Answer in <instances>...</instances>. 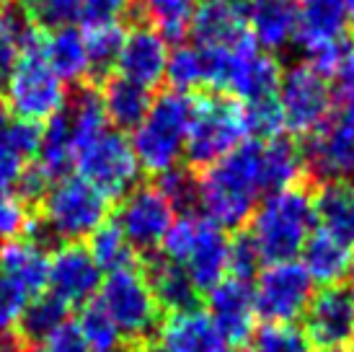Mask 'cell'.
I'll use <instances>...</instances> for the list:
<instances>
[{
  "label": "cell",
  "mask_w": 354,
  "mask_h": 352,
  "mask_svg": "<svg viewBox=\"0 0 354 352\" xmlns=\"http://www.w3.org/2000/svg\"><path fill=\"white\" fill-rule=\"evenodd\" d=\"M197 179V205L220 228L233 231L246 223L254 213L261 186V140H246L227 156L202 168Z\"/></svg>",
  "instance_id": "1"
},
{
  "label": "cell",
  "mask_w": 354,
  "mask_h": 352,
  "mask_svg": "<svg viewBox=\"0 0 354 352\" xmlns=\"http://www.w3.org/2000/svg\"><path fill=\"white\" fill-rule=\"evenodd\" d=\"M248 238L261 262H292L303 252L315 225V205L310 189L295 184L266 195L251 213Z\"/></svg>",
  "instance_id": "2"
},
{
  "label": "cell",
  "mask_w": 354,
  "mask_h": 352,
  "mask_svg": "<svg viewBox=\"0 0 354 352\" xmlns=\"http://www.w3.org/2000/svg\"><path fill=\"white\" fill-rule=\"evenodd\" d=\"M205 55V88L225 91L241 104L274 96L282 68L272 52L243 34L230 47H202Z\"/></svg>",
  "instance_id": "3"
},
{
  "label": "cell",
  "mask_w": 354,
  "mask_h": 352,
  "mask_svg": "<svg viewBox=\"0 0 354 352\" xmlns=\"http://www.w3.org/2000/svg\"><path fill=\"white\" fill-rule=\"evenodd\" d=\"M227 238L225 228L199 213H181L171 223L160 244V254L178 264L199 293H209L227 274Z\"/></svg>",
  "instance_id": "4"
},
{
  "label": "cell",
  "mask_w": 354,
  "mask_h": 352,
  "mask_svg": "<svg viewBox=\"0 0 354 352\" xmlns=\"http://www.w3.org/2000/svg\"><path fill=\"white\" fill-rule=\"evenodd\" d=\"M192 109H194V98L174 88L163 91L156 101H150L148 114L140 119L135 137L129 140L142 171L158 176L178 166V161L184 156Z\"/></svg>",
  "instance_id": "5"
},
{
  "label": "cell",
  "mask_w": 354,
  "mask_h": 352,
  "mask_svg": "<svg viewBox=\"0 0 354 352\" xmlns=\"http://www.w3.org/2000/svg\"><path fill=\"white\" fill-rule=\"evenodd\" d=\"M3 83H6V101L19 119L47 122L68 104L65 83L44 58V37L39 29L21 52V58L13 62Z\"/></svg>",
  "instance_id": "6"
},
{
  "label": "cell",
  "mask_w": 354,
  "mask_h": 352,
  "mask_svg": "<svg viewBox=\"0 0 354 352\" xmlns=\"http://www.w3.org/2000/svg\"><path fill=\"white\" fill-rule=\"evenodd\" d=\"M99 290L101 308L117 324L122 340L129 347L153 342L166 316L160 311L140 264L109 272L106 280L99 285Z\"/></svg>",
  "instance_id": "7"
},
{
  "label": "cell",
  "mask_w": 354,
  "mask_h": 352,
  "mask_svg": "<svg viewBox=\"0 0 354 352\" xmlns=\"http://www.w3.org/2000/svg\"><path fill=\"white\" fill-rule=\"evenodd\" d=\"M246 137L243 109L230 96H199L192 109L184 158L192 168H207Z\"/></svg>",
  "instance_id": "8"
},
{
  "label": "cell",
  "mask_w": 354,
  "mask_h": 352,
  "mask_svg": "<svg viewBox=\"0 0 354 352\" xmlns=\"http://www.w3.org/2000/svg\"><path fill=\"white\" fill-rule=\"evenodd\" d=\"M109 218V200L80 176L52 182L41 197L39 223L55 241H80L91 236Z\"/></svg>",
  "instance_id": "9"
},
{
  "label": "cell",
  "mask_w": 354,
  "mask_h": 352,
  "mask_svg": "<svg viewBox=\"0 0 354 352\" xmlns=\"http://www.w3.org/2000/svg\"><path fill=\"white\" fill-rule=\"evenodd\" d=\"M75 168L80 171V179L96 186L109 202L127 195L140 176L132 143L122 130L111 127L101 130L99 135L75 150Z\"/></svg>",
  "instance_id": "10"
},
{
  "label": "cell",
  "mask_w": 354,
  "mask_h": 352,
  "mask_svg": "<svg viewBox=\"0 0 354 352\" xmlns=\"http://www.w3.org/2000/svg\"><path fill=\"white\" fill-rule=\"evenodd\" d=\"M300 150L305 171L318 182H354V98L336 104Z\"/></svg>",
  "instance_id": "11"
},
{
  "label": "cell",
  "mask_w": 354,
  "mask_h": 352,
  "mask_svg": "<svg viewBox=\"0 0 354 352\" xmlns=\"http://www.w3.org/2000/svg\"><path fill=\"white\" fill-rule=\"evenodd\" d=\"M277 104L282 109L285 130L308 137L324 125L336 107L334 88L328 83V76L308 62H300L282 73L277 86Z\"/></svg>",
  "instance_id": "12"
},
{
  "label": "cell",
  "mask_w": 354,
  "mask_h": 352,
  "mask_svg": "<svg viewBox=\"0 0 354 352\" xmlns=\"http://www.w3.org/2000/svg\"><path fill=\"white\" fill-rule=\"evenodd\" d=\"M344 0H297L295 42L308 55V65L334 76L346 37Z\"/></svg>",
  "instance_id": "13"
},
{
  "label": "cell",
  "mask_w": 354,
  "mask_h": 352,
  "mask_svg": "<svg viewBox=\"0 0 354 352\" xmlns=\"http://www.w3.org/2000/svg\"><path fill=\"white\" fill-rule=\"evenodd\" d=\"M313 298V280L303 264L274 262L256 274L254 308L269 324H292Z\"/></svg>",
  "instance_id": "14"
},
{
  "label": "cell",
  "mask_w": 354,
  "mask_h": 352,
  "mask_svg": "<svg viewBox=\"0 0 354 352\" xmlns=\"http://www.w3.org/2000/svg\"><path fill=\"white\" fill-rule=\"evenodd\" d=\"M174 220H176V210L163 197V192L156 184H140L132 186L122 197L114 223L122 228L124 238L138 254L150 256L160 249Z\"/></svg>",
  "instance_id": "15"
},
{
  "label": "cell",
  "mask_w": 354,
  "mask_h": 352,
  "mask_svg": "<svg viewBox=\"0 0 354 352\" xmlns=\"http://www.w3.org/2000/svg\"><path fill=\"white\" fill-rule=\"evenodd\" d=\"M303 332L313 350H346L354 342V298L349 288L324 285L305 306Z\"/></svg>",
  "instance_id": "16"
},
{
  "label": "cell",
  "mask_w": 354,
  "mask_h": 352,
  "mask_svg": "<svg viewBox=\"0 0 354 352\" xmlns=\"http://www.w3.org/2000/svg\"><path fill=\"white\" fill-rule=\"evenodd\" d=\"M207 306H209V319L217 326V332L225 344L251 342L256 324L254 308V288L248 280H238L225 274L220 283L207 293Z\"/></svg>",
  "instance_id": "17"
},
{
  "label": "cell",
  "mask_w": 354,
  "mask_h": 352,
  "mask_svg": "<svg viewBox=\"0 0 354 352\" xmlns=\"http://www.w3.org/2000/svg\"><path fill=\"white\" fill-rule=\"evenodd\" d=\"M101 285V270L93 262L88 246L68 241L55 249L47 272V288L68 306L88 303Z\"/></svg>",
  "instance_id": "18"
},
{
  "label": "cell",
  "mask_w": 354,
  "mask_h": 352,
  "mask_svg": "<svg viewBox=\"0 0 354 352\" xmlns=\"http://www.w3.org/2000/svg\"><path fill=\"white\" fill-rule=\"evenodd\" d=\"M168 42L153 26H135L124 31L122 49H119L117 68L122 78L132 80L142 88H156L166 78Z\"/></svg>",
  "instance_id": "19"
},
{
  "label": "cell",
  "mask_w": 354,
  "mask_h": 352,
  "mask_svg": "<svg viewBox=\"0 0 354 352\" xmlns=\"http://www.w3.org/2000/svg\"><path fill=\"white\" fill-rule=\"evenodd\" d=\"M248 37L266 52H279L295 39L297 0H241Z\"/></svg>",
  "instance_id": "20"
},
{
  "label": "cell",
  "mask_w": 354,
  "mask_h": 352,
  "mask_svg": "<svg viewBox=\"0 0 354 352\" xmlns=\"http://www.w3.org/2000/svg\"><path fill=\"white\" fill-rule=\"evenodd\" d=\"M158 334L166 352H225V342L209 313L199 308L168 313Z\"/></svg>",
  "instance_id": "21"
},
{
  "label": "cell",
  "mask_w": 354,
  "mask_h": 352,
  "mask_svg": "<svg viewBox=\"0 0 354 352\" xmlns=\"http://www.w3.org/2000/svg\"><path fill=\"white\" fill-rule=\"evenodd\" d=\"M189 31L199 47H230L248 34L241 0H205L194 8Z\"/></svg>",
  "instance_id": "22"
},
{
  "label": "cell",
  "mask_w": 354,
  "mask_h": 352,
  "mask_svg": "<svg viewBox=\"0 0 354 352\" xmlns=\"http://www.w3.org/2000/svg\"><path fill=\"white\" fill-rule=\"evenodd\" d=\"M142 272H145V280H148L163 316L197 308L202 301V293L189 280V274L178 264L168 262L163 254H150L142 264Z\"/></svg>",
  "instance_id": "23"
},
{
  "label": "cell",
  "mask_w": 354,
  "mask_h": 352,
  "mask_svg": "<svg viewBox=\"0 0 354 352\" xmlns=\"http://www.w3.org/2000/svg\"><path fill=\"white\" fill-rule=\"evenodd\" d=\"M47 272H50V256L47 249L37 241L21 236L0 246V274L19 283L31 298L47 290Z\"/></svg>",
  "instance_id": "24"
},
{
  "label": "cell",
  "mask_w": 354,
  "mask_h": 352,
  "mask_svg": "<svg viewBox=\"0 0 354 352\" xmlns=\"http://www.w3.org/2000/svg\"><path fill=\"white\" fill-rule=\"evenodd\" d=\"M303 267L321 285H342L354 272V249L339 244L328 234H310L303 246Z\"/></svg>",
  "instance_id": "25"
},
{
  "label": "cell",
  "mask_w": 354,
  "mask_h": 352,
  "mask_svg": "<svg viewBox=\"0 0 354 352\" xmlns=\"http://www.w3.org/2000/svg\"><path fill=\"white\" fill-rule=\"evenodd\" d=\"M315 223L339 244L354 249V182H326L313 197Z\"/></svg>",
  "instance_id": "26"
},
{
  "label": "cell",
  "mask_w": 354,
  "mask_h": 352,
  "mask_svg": "<svg viewBox=\"0 0 354 352\" xmlns=\"http://www.w3.org/2000/svg\"><path fill=\"white\" fill-rule=\"evenodd\" d=\"M44 58L62 83H83L91 78L86 37L75 26L50 31V37L44 39Z\"/></svg>",
  "instance_id": "27"
},
{
  "label": "cell",
  "mask_w": 354,
  "mask_h": 352,
  "mask_svg": "<svg viewBox=\"0 0 354 352\" xmlns=\"http://www.w3.org/2000/svg\"><path fill=\"white\" fill-rule=\"evenodd\" d=\"M37 166L50 182L65 179L68 171L75 166V148H73V130L65 114V107L55 117H50L41 127L39 150H37Z\"/></svg>",
  "instance_id": "28"
},
{
  "label": "cell",
  "mask_w": 354,
  "mask_h": 352,
  "mask_svg": "<svg viewBox=\"0 0 354 352\" xmlns=\"http://www.w3.org/2000/svg\"><path fill=\"white\" fill-rule=\"evenodd\" d=\"M101 101H104V112L106 119L114 125V130H135L140 125V119L148 114L150 109V91L138 86L132 80L117 78L106 80V86L101 91Z\"/></svg>",
  "instance_id": "29"
},
{
  "label": "cell",
  "mask_w": 354,
  "mask_h": 352,
  "mask_svg": "<svg viewBox=\"0 0 354 352\" xmlns=\"http://www.w3.org/2000/svg\"><path fill=\"white\" fill-rule=\"evenodd\" d=\"M305 174L303 150L282 137L261 140V186L264 192H279L295 186Z\"/></svg>",
  "instance_id": "30"
},
{
  "label": "cell",
  "mask_w": 354,
  "mask_h": 352,
  "mask_svg": "<svg viewBox=\"0 0 354 352\" xmlns=\"http://www.w3.org/2000/svg\"><path fill=\"white\" fill-rule=\"evenodd\" d=\"M68 311L70 306L65 301H59L57 295L52 293L34 295L29 303H26L24 313H21V319L13 332L19 334L24 344H39L68 319Z\"/></svg>",
  "instance_id": "31"
},
{
  "label": "cell",
  "mask_w": 354,
  "mask_h": 352,
  "mask_svg": "<svg viewBox=\"0 0 354 352\" xmlns=\"http://www.w3.org/2000/svg\"><path fill=\"white\" fill-rule=\"evenodd\" d=\"M132 6L166 42H181L189 34L194 0H132Z\"/></svg>",
  "instance_id": "32"
},
{
  "label": "cell",
  "mask_w": 354,
  "mask_h": 352,
  "mask_svg": "<svg viewBox=\"0 0 354 352\" xmlns=\"http://www.w3.org/2000/svg\"><path fill=\"white\" fill-rule=\"evenodd\" d=\"M93 262L99 264L101 272H117L124 267L138 264V252L132 249L122 228L114 220H104V223L91 234V246H88Z\"/></svg>",
  "instance_id": "33"
},
{
  "label": "cell",
  "mask_w": 354,
  "mask_h": 352,
  "mask_svg": "<svg viewBox=\"0 0 354 352\" xmlns=\"http://www.w3.org/2000/svg\"><path fill=\"white\" fill-rule=\"evenodd\" d=\"M37 29L31 26L21 6H8L0 10V80H6L13 62L21 58Z\"/></svg>",
  "instance_id": "34"
},
{
  "label": "cell",
  "mask_w": 354,
  "mask_h": 352,
  "mask_svg": "<svg viewBox=\"0 0 354 352\" xmlns=\"http://www.w3.org/2000/svg\"><path fill=\"white\" fill-rule=\"evenodd\" d=\"M86 49H88L91 78H106V73L117 65L124 29L119 24H104V26H86Z\"/></svg>",
  "instance_id": "35"
},
{
  "label": "cell",
  "mask_w": 354,
  "mask_h": 352,
  "mask_svg": "<svg viewBox=\"0 0 354 352\" xmlns=\"http://www.w3.org/2000/svg\"><path fill=\"white\" fill-rule=\"evenodd\" d=\"M166 78L174 91H197L205 88V55L199 44H178L168 52Z\"/></svg>",
  "instance_id": "36"
},
{
  "label": "cell",
  "mask_w": 354,
  "mask_h": 352,
  "mask_svg": "<svg viewBox=\"0 0 354 352\" xmlns=\"http://www.w3.org/2000/svg\"><path fill=\"white\" fill-rule=\"evenodd\" d=\"M75 324H78V329L86 337L91 352H119V347L124 342L117 329V324L109 319V313L101 308L99 301L83 303Z\"/></svg>",
  "instance_id": "37"
},
{
  "label": "cell",
  "mask_w": 354,
  "mask_h": 352,
  "mask_svg": "<svg viewBox=\"0 0 354 352\" xmlns=\"http://www.w3.org/2000/svg\"><path fill=\"white\" fill-rule=\"evenodd\" d=\"M21 10L34 29L55 31L73 26L80 19L83 0H21Z\"/></svg>",
  "instance_id": "38"
},
{
  "label": "cell",
  "mask_w": 354,
  "mask_h": 352,
  "mask_svg": "<svg viewBox=\"0 0 354 352\" xmlns=\"http://www.w3.org/2000/svg\"><path fill=\"white\" fill-rule=\"evenodd\" d=\"M241 109H243L246 135H254V140H272V137H279V132L285 130L277 94L266 98H256V101H246V104H241Z\"/></svg>",
  "instance_id": "39"
},
{
  "label": "cell",
  "mask_w": 354,
  "mask_h": 352,
  "mask_svg": "<svg viewBox=\"0 0 354 352\" xmlns=\"http://www.w3.org/2000/svg\"><path fill=\"white\" fill-rule=\"evenodd\" d=\"M254 352H313V344L295 324H266L254 332Z\"/></svg>",
  "instance_id": "40"
},
{
  "label": "cell",
  "mask_w": 354,
  "mask_h": 352,
  "mask_svg": "<svg viewBox=\"0 0 354 352\" xmlns=\"http://www.w3.org/2000/svg\"><path fill=\"white\" fill-rule=\"evenodd\" d=\"M156 186L174 205V210L194 213V207H197V179H194V174L189 168L174 166L163 171V174H158Z\"/></svg>",
  "instance_id": "41"
},
{
  "label": "cell",
  "mask_w": 354,
  "mask_h": 352,
  "mask_svg": "<svg viewBox=\"0 0 354 352\" xmlns=\"http://www.w3.org/2000/svg\"><path fill=\"white\" fill-rule=\"evenodd\" d=\"M31 223L29 205L16 192L0 195V241H13L26 236Z\"/></svg>",
  "instance_id": "42"
},
{
  "label": "cell",
  "mask_w": 354,
  "mask_h": 352,
  "mask_svg": "<svg viewBox=\"0 0 354 352\" xmlns=\"http://www.w3.org/2000/svg\"><path fill=\"white\" fill-rule=\"evenodd\" d=\"M259 264H261V256L254 249L251 238L246 234L236 236L230 241V249H227V274L251 283L259 274Z\"/></svg>",
  "instance_id": "43"
},
{
  "label": "cell",
  "mask_w": 354,
  "mask_h": 352,
  "mask_svg": "<svg viewBox=\"0 0 354 352\" xmlns=\"http://www.w3.org/2000/svg\"><path fill=\"white\" fill-rule=\"evenodd\" d=\"M29 301L31 295L19 283L0 274V332H13L16 329V324H19L21 313H24Z\"/></svg>",
  "instance_id": "44"
},
{
  "label": "cell",
  "mask_w": 354,
  "mask_h": 352,
  "mask_svg": "<svg viewBox=\"0 0 354 352\" xmlns=\"http://www.w3.org/2000/svg\"><path fill=\"white\" fill-rule=\"evenodd\" d=\"M0 135L8 140V146L21 153L24 158L37 156L39 150V140H41V127L39 122H29V119H10L6 127L0 130Z\"/></svg>",
  "instance_id": "45"
},
{
  "label": "cell",
  "mask_w": 354,
  "mask_h": 352,
  "mask_svg": "<svg viewBox=\"0 0 354 352\" xmlns=\"http://www.w3.org/2000/svg\"><path fill=\"white\" fill-rule=\"evenodd\" d=\"M132 8V0H83L80 19L86 26H104V24H119L124 13Z\"/></svg>",
  "instance_id": "46"
},
{
  "label": "cell",
  "mask_w": 354,
  "mask_h": 352,
  "mask_svg": "<svg viewBox=\"0 0 354 352\" xmlns=\"http://www.w3.org/2000/svg\"><path fill=\"white\" fill-rule=\"evenodd\" d=\"M24 168H26V158L16 153L8 146V140L0 135V195L16 192V184H19Z\"/></svg>",
  "instance_id": "47"
},
{
  "label": "cell",
  "mask_w": 354,
  "mask_h": 352,
  "mask_svg": "<svg viewBox=\"0 0 354 352\" xmlns=\"http://www.w3.org/2000/svg\"><path fill=\"white\" fill-rule=\"evenodd\" d=\"M47 350L50 352H91V347H88V342H86L83 332L78 329V324L65 319V322L59 324L57 329L47 337Z\"/></svg>",
  "instance_id": "48"
},
{
  "label": "cell",
  "mask_w": 354,
  "mask_h": 352,
  "mask_svg": "<svg viewBox=\"0 0 354 352\" xmlns=\"http://www.w3.org/2000/svg\"><path fill=\"white\" fill-rule=\"evenodd\" d=\"M336 78L344 88L346 98H354V42L342 47V55H339V62H336Z\"/></svg>",
  "instance_id": "49"
},
{
  "label": "cell",
  "mask_w": 354,
  "mask_h": 352,
  "mask_svg": "<svg viewBox=\"0 0 354 352\" xmlns=\"http://www.w3.org/2000/svg\"><path fill=\"white\" fill-rule=\"evenodd\" d=\"M10 119H13V112H10L8 101H6V98H0V130L6 127Z\"/></svg>",
  "instance_id": "50"
},
{
  "label": "cell",
  "mask_w": 354,
  "mask_h": 352,
  "mask_svg": "<svg viewBox=\"0 0 354 352\" xmlns=\"http://www.w3.org/2000/svg\"><path fill=\"white\" fill-rule=\"evenodd\" d=\"M129 352H166L160 344H156V342H145V344H138V347H132Z\"/></svg>",
  "instance_id": "51"
},
{
  "label": "cell",
  "mask_w": 354,
  "mask_h": 352,
  "mask_svg": "<svg viewBox=\"0 0 354 352\" xmlns=\"http://www.w3.org/2000/svg\"><path fill=\"white\" fill-rule=\"evenodd\" d=\"M344 10H346V21H349V26H354V0H344Z\"/></svg>",
  "instance_id": "52"
},
{
  "label": "cell",
  "mask_w": 354,
  "mask_h": 352,
  "mask_svg": "<svg viewBox=\"0 0 354 352\" xmlns=\"http://www.w3.org/2000/svg\"><path fill=\"white\" fill-rule=\"evenodd\" d=\"M24 352H50V350H47V347H39V344H26Z\"/></svg>",
  "instance_id": "53"
},
{
  "label": "cell",
  "mask_w": 354,
  "mask_h": 352,
  "mask_svg": "<svg viewBox=\"0 0 354 352\" xmlns=\"http://www.w3.org/2000/svg\"><path fill=\"white\" fill-rule=\"evenodd\" d=\"M354 274V272H352ZM349 293H352V298H354V277H352V290H349Z\"/></svg>",
  "instance_id": "54"
},
{
  "label": "cell",
  "mask_w": 354,
  "mask_h": 352,
  "mask_svg": "<svg viewBox=\"0 0 354 352\" xmlns=\"http://www.w3.org/2000/svg\"><path fill=\"white\" fill-rule=\"evenodd\" d=\"M328 352H346V350H328Z\"/></svg>",
  "instance_id": "55"
},
{
  "label": "cell",
  "mask_w": 354,
  "mask_h": 352,
  "mask_svg": "<svg viewBox=\"0 0 354 352\" xmlns=\"http://www.w3.org/2000/svg\"><path fill=\"white\" fill-rule=\"evenodd\" d=\"M236 352H241V350H236Z\"/></svg>",
  "instance_id": "56"
},
{
  "label": "cell",
  "mask_w": 354,
  "mask_h": 352,
  "mask_svg": "<svg viewBox=\"0 0 354 352\" xmlns=\"http://www.w3.org/2000/svg\"><path fill=\"white\" fill-rule=\"evenodd\" d=\"M127 352H129V350H127Z\"/></svg>",
  "instance_id": "57"
}]
</instances>
